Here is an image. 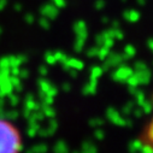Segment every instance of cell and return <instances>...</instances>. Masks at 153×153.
I'll return each mask as SVG.
<instances>
[{"mask_svg":"<svg viewBox=\"0 0 153 153\" xmlns=\"http://www.w3.org/2000/svg\"><path fill=\"white\" fill-rule=\"evenodd\" d=\"M22 137L18 129L7 120L0 117V152H18Z\"/></svg>","mask_w":153,"mask_h":153,"instance_id":"cell-1","label":"cell"},{"mask_svg":"<svg viewBox=\"0 0 153 153\" xmlns=\"http://www.w3.org/2000/svg\"><path fill=\"white\" fill-rule=\"evenodd\" d=\"M106 118L114 126L117 127H133V121L128 120L126 116H123L122 113H120L114 107L110 106L106 108Z\"/></svg>","mask_w":153,"mask_h":153,"instance_id":"cell-2","label":"cell"},{"mask_svg":"<svg viewBox=\"0 0 153 153\" xmlns=\"http://www.w3.org/2000/svg\"><path fill=\"white\" fill-rule=\"evenodd\" d=\"M126 60H127V59H126L124 54H120V53L111 52V51H110V53H108V56L106 57V59L104 60V65H102L101 68H102V70H104V72H105V71H108V70L112 69V68L120 66V65L123 64Z\"/></svg>","mask_w":153,"mask_h":153,"instance_id":"cell-3","label":"cell"},{"mask_svg":"<svg viewBox=\"0 0 153 153\" xmlns=\"http://www.w3.org/2000/svg\"><path fill=\"white\" fill-rule=\"evenodd\" d=\"M134 72V69L128 66V65H123L121 64L120 66L116 68V70H114L112 72V80L116 81V82H126L128 80V77Z\"/></svg>","mask_w":153,"mask_h":153,"instance_id":"cell-4","label":"cell"},{"mask_svg":"<svg viewBox=\"0 0 153 153\" xmlns=\"http://www.w3.org/2000/svg\"><path fill=\"white\" fill-rule=\"evenodd\" d=\"M62 64H63L64 70H66V71H69L70 69H75V70H77V71L85 69V63L82 60L77 59V58H69L68 57Z\"/></svg>","mask_w":153,"mask_h":153,"instance_id":"cell-5","label":"cell"},{"mask_svg":"<svg viewBox=\"0 0 153 153\" xmlns=\"http://www.w3.org/2000/svg\"><path fill=\"white\" fill-rule=\"evenodd\" d=\"M74 31L76 34V37L87 40V37H88V29H87V24H86L85 21L80 19L77 22H75V24H74Z\"/></svg>","mask_w":153,"mask_h":153,"instance_id":"cell-6","label":"cell"},{"mask_svg":"<svg viewBox=\"0 0 153 153\" xmlns=\"http://www.w3.org/2000/svg\"><path fill=\"white\" fill-rule=\"evenodd\" d=\"M140 140L143 145H147L148 147L152 148L153 151V120L149 123V126H147V128L143 130V133L140 136Z\"/></svg>","mask_w":153,"mask_h":153,"instance_id":"cell-7","label":"cell"},{"mask_svg":"<svg viewBox=\"0 0 153 153\" xmlns=\"http://www.w3.org/2000/svg\"><path fill=\"white\" fill-rule=\"evenodd\" d=\"M58 7L56 5H52V4H46L41 7V15L47 17L50 21L51 19H54L57 16H58Z\"/></svg>","mask_w":153,"mask_h":153,"instance_id":"cell-8","label":"cell"},{"mask_svg":"<svg viewBox=\"0 0 153 153\" xmlns=\"http://www.w3.org/2000/svg\"><path fill=\"white\" fill-rule=\"evenodd\" d=\"M135 75L137 76V80H139V85L140 86H146L151 81V77H152V74L151 71L147 69V70H142V71H134Z\"/></svg>","mask_w":153,"mask_h":153,"instance_id":"cell-9","label":"cell"},{"mask_svg":"<svg viewBox=\"0 0 153 153\" xmlns=\"http://www.w3.org/2000/svg\"><path fill=\"white\" fill-rule=\"evenodd\" d=\"M97 87H98V80H89L82 88V93L86 97L94 95L97 93Z\"/></svg>","mask_w":153,"mask_h":153,"instance_id":"cell-10","label":"cell"},{"mask_svg":"<svg viewBox=\"0 0 153 153\" xmlns=\"http://www.w3.org/2000/svg\"><path fill=\"white\" fill-rule=\"evenodd\" d=\"M141 15L137 10H134V9H130V10H126L123 12V18L128 22H131V23H135L140 19Z\"/></svg>","mask_w":153,"mask_h":153,"instance_id":"cell-11","label":"cell"},{"mask_svg":"<svg viewBox=\"0 0 153 153\" xmlns=\"http://www.w3.org/2000/svg\"><path fill=\"white\" fill-rule=\"evenodd\" d=\"M25 108L31 110V111H36V110H40L41 108V104L39 101H36L33 95L29 94L25 98Z\"/></svg>","mask_w":153,"mask_h":153,"instance_id":"cell-12","label":"cell"},{"mask_svg":"<svg viewBox=\"0 0 153 153\" xmlns=\"http://www.w3.org/2000/svg\"><path fill=\"white\" fill-rule=\"evenodd\" d=\"M81 151L85 153H97L98 152V147L97 145L91 141V140H85L81 145Z\"/></svg>","mask_w":153,"mask_h":153,"instance_id":"cell-13","label":"cell"},{"mask_svg":"<svg viewBox=\"0 0 153 153\" xmlns=\"http://www.w3.org/2000/svg\"><path fill=\"white\" fill-rule=\"evenodd\" d=\"M37 85H39V89H40L41 93H47V92L51 89V87L53 86V85H52L48 80H46L45 77H40L39 81H37Z\"/></svg>","mask_w":153,"mask_h":153,"instance_id":"cell-14","label":"cell"},{"mask_svg":"<svg viewBox=\"0 0 153 153\" xmlns=\"http://www.w3.org/2000/svg\"><path fill=\"white\" fill-rule=\"evenodd\" d=\"M104 74V70L101 66L94 65L91 69V76H89V80H99L101 77V75Z\"/></svg>","mask_w":153,"mask_h":153,"instance_id":"cell-15","label":"cell"},{"mask_svg":"<svg viewBox=\"0 0 153 153\" xmlns=\"http://www.w3.org/2000/svg\"><path fill=\"white\" fill-rule=\"evenodd\" d=\"M135 106H136L135 100H134V101H128V102H127L126 105H123V107H122V114H123V116H126V117L130 116Z\"/></svg>","mask_w":153,"mask_h":153,"instance_id":"cell-16","label":"cell"},{"mask_svg":"<svg viewBox=\"0 0 153 153\" xmlns=\"http://www.w3.org/2000/svg\"><path fill=\"white\" fill-rule=\"evenodd\" d=\"M41 111L45 114V117H48V118L56 117V111L52 105H41Z\"/></svg>","mask_w":153,"mask_h":153,"instance_id":"cell-17","label":"cell"},{"mask_svg":"<svg viewBox=\"0 0 153 153\" xmlns=\"http://www.w3.org/2000/svg\"><path fill=\"white\" fill-rule=\"evenodd\" d=\"M142 145H143V143L141 142L140 139H135V140H133V141L129 142V145H128V149H129L130 152H139V151H141Z\"/></svg>","mask_w":153,"mask_h":153,"instance_id":"cell-18","label":"cell"},{"mask_svg":"<svg viewBox=\"0 0 153 153\" xmlns=\"http://www.w3.org/2000/svg\"><path fill=\"white\" fill-rule=\"evenodd\" d=\"M123 54H124V57H126L127 60H128V59H131V58H134V57L136 56V50H135V47H134L133 45H127V46L124 47Z\"/></svg>","mask_w":153,"mask_h":153,"instance_id":"cell-19","label":"cell"},{"mask_svg":"<svg viewBox=\"0 0 153 153\" xmlns=\"http://www.w3.org/2000/svg\"><path fill=\"white\" fill-rule=\"evenodd\" d=\"M53 149L57 153H66V152H69V147H68V143L65 141H58L54 145Z\"/></svg>","mask_w":153,"mask_h":153,"instance_id":"cell-20","label":"cell"},{"mask_svg":"<svg viewBox=\"0 0 153 153\" xmlns=\"http://www.w3.org/2000/svg\"><path fill=\"white\" fill-rule=\"evenodd\" d=\"M134 100H135V102H136V105H141L145 100H146V94H145V92L143 91H141V89H136V92L134 93Z\"/></svg>","mask_w":153,"mask_h":153,"instance_id":"cell-21","label":"cell"},{"mask_svg":"<svg viewBox=\"0 0 153 153\" xmlns=\"http://www.w3.org/2000/svg\"><path fill=\"white\" fill-rule=\"evenodd\" d=\"M104 123H105V121L102 120V118H100V117H93V118H91L89 121H88V124H89V127H92V128H101L102 126H104Z\"/></svg>","mask_w":153,"mask_h":153,"instance_id":"cell-22","label":"cell"},{"mask_svg":"<svg viewBox=\"0 0 153 153\" xmlns=\"http://www.w3.org/2000/svg\"><path fill=\"white\" fill-rule=\"evenodd\" d=\"M85 44H86V40L76 37V41H75V44H74V50H75V52H77V53L82 52V51H83V47H85Z\"/></svg>","mask_w":153,"mask_h":153,"instance_id":"cell-23","label":"cell"},{"mask_svg":"<svg viewBox=\"0 0 153 153\" xmlns=\"http://www.w3.org/2000/svg\"><path fill=\"white\" fill-rule=\"evenodd\" d=\"M126 83H127V86H130V87H139L140 85H139V80H137V76L135 75V72H133L129 77H128V80L126 81Z\"/></svg>","mask_w":153,"mask_h":153,"instance_id":"cell-24","label":"cell"},{"mask_svg":"<svg viewBox=\"0 0 153 153\" xmlns=\"http://www.w3.org/2000/svg\"><path fill=\"white\" fill-rule=\"evenodd\" d=\"M112 28V27H111ZM112 36L114 40H123L124 33L122 31L121 28H112Z\"/></svg>","mask_w":153,"mask_h":153,"instance_id":"cell-25","label":"cell"},{"mask_svg":"<svg viewBox=\"0 0 153 153\" xmlns=\"http://www.w3.org/2000/svg\"><path fill=\"white\" fill-rule=\"evenodd\" d=\"M140 106L142 107V110H143V113H145V114H149V113L153 111V102H151V101L145 100Z\"/></svg>","mask_w":153,"mask_h":153,"instance_id":"cell-26","label":"cell"},{"mask_svg":"<svg viewBox=\"0 0 153 153\" xmlns=\"http://www.w3.org/2000/svg\"><path fill=\"white\" fill-rule=\"evenodd\" d=\"M99 50H100V46L94 45L93 47H91L87 51V57H89V58H97L98 57V53H99Z\"/></svg>","mask_w":153,"mask_h":153,"instance_id":"cell-27","label":"cell"},{"mask_svg":"<svg viewBox=\"0 0 153 153\" xmlns=\"http://www.w3.org/2000/svg\"><path fill=\"white\" fill-rule=\"evenodd\" d=\"M110 51H111V50H108V48H106V47L101 46V47H100V50H99V53H98V57H97V58L104 62V60L106 59V57L108 56Z\"/></svg>","mask_w":153,"mask_h":153,"instance_id":"cell-28","label":"cell"},{"mask_svg":"<svg viewBox=\"0 0 153 153\" xmlns=\"http://www.w3.org/2000/svg\"><path fill=\"white\" fill-rule=\"evenodd\" d=\"M47 149H48V147H47L46 143H37L36 146L30 148V152H39V153H41V152H46Z\"/></svg>","mask_w":153,"mask_h":153,"instance_id":"cell-29","label":"cell"},{"mask_svg":"<svg viewBox=\"0 0 153 153\" xmlns=\"http://www.w3.org/2000/svg\"><path fill=\"white\" fill-rule=\"evenodd\" d=\"M131 114L135 117V118H141L142 116H143V110H142V107L140 106V105H136L135 107H134V110H133V112H131Z\"/></svg>","mask_w":153,"mask_h":153,"instance_id":"cell-30","label":"cell"},{"mask_svg":"<svg viewBox=\"0 0 153 153\" xmlns=\"http://www.w3.org/2000/svg\"><path fill=\"white\" fill-rule=\"evenodd\" d=\"M134 71H142V70H147L148 69V66H147V64L145 63V62H142V60H139V62H136L135 64H134Z\"/></svg>","mask_w":153,"mask_h":153,"instance_id":"cell-31","label":"cell"},{"mask_svg":"<svg viewBox=\"0 0 153 153\" xmlns=\"http://www.w3.org/2000/svg\"><path fill=\"white\" fill-rule=\"evenodd\" d=\"M45 60H46V63L50 64V65H53V64L57 63L56 57H54V53H52V52H47V53L45 54Z\"/></svg>","mask_w":153,"mask_h":153,"instance_id":"cell-32","label":"cell"},{"mask_svg":"<svg viewBox=\"0 0 153 153\" xmlns=\"http://www.w3.org/2000/svg\"><path fill=\"white\" fill-rule=\"evenodd\" d=\"M54 57H56V60L59 62V63H63V62L68 58V56H66L64 52H62V51H57V52H54Z\"/></svg>","mask_w":153,"mask_h":153,"instance_id":"cell-33","label":"cell"},{"mask_svg":"<svg viewBox=\"0 0 153 153\" xmlns=\"http://www.w3.org/2000/svg\"><path fill=\"white\" fill-rule=\"evenodd\" d=\"M94 137L97 139V140H104V137H105V131L101 129V128H95V130H94Z\"/></svg>","mask_w":153,"mask_h":153,"instance_id":"cell-34","label":"cell"},{"mask_svg":"<svg viewBox=\"0 0 153 153\" xmlns=\"http://www.w3.org/2000/svg\"><path fill=\"white\" fill-rule=\"evenodd\" d=\"M113 45H114V39H113V37H106L104 44H102V46L108 48V50H111L113 47Z\"/></svg>","mask_w":153,"mask_h":153,"instance_id":"cell-35","label":"cell"},{"mask_svg":"<svg viewBox=\"0 0 153 153\" xmlns=\"http://www.w3.org/2000/svg\"><path fill=\"white\" fill-rule=\"evenodd\" d=\"M39 23H40V25H41L44 29H48V28H50V25H51V23H50V19H48L47 17H45V16H42V17L40 18Z\"/></svg>","mask_w":153,"mask_h":153,"instance_id":"cell-36","label":"cell"},{"mask_svg":"<svg viewBox=\"0 0 153 153\" xmlns=\"http://www.w3.org/2000/svg\"><path fill=\"white\" fill-rule=\"evenodd\" d=\"M105 6H106V1H105V0H97L95 4H94L95 10H98V11L104 10V9H105Z\"/></svg>","mask_w":153,"mask_h":153,"instance_id":"cell-37","label":"cell"},{"mask_svg":"<svg viewBox=\"0 0 153 153\" xmlns=\"http://www.w3.org/2000/svg\"><path fill=\"white\" fill-rule=\"evenodd\" d=\"M104 41H105V37H104V35L100 33V34H98L97 36H95V45H98V46H102V44H104Z\"/></svg>","mask_w":153,"mask_h":153,"instance_id":"cell-38","label":"cell"},{"mask_svg":"<svg viewBox=\"0 0 153 153\" xmlns=\"http://www.w3.org/2000/svg\"><path fill=\"white\" fill-rule=\"evenodd\" d=\"M52 1H53V5H56L58 9H64L66 5L65 0H52Z\"/></svg>","mask_w":153,"mask_h":153,"instance_id":"cell-39","label":"cell"},{"mask_svg":"<svg viewBox=\"0 0 153 153\" xmlns=\"http://www.w3.org/2000/svg\"><path fill=\"white\" fill-rule=\"evenodd\" d=\"M9 98H10V100H11V105H12V106H16V105L18 104V97H17V95L10 93V94H9Z\"/></svg>","mask_w":153,"mask_h":153,"instance_id":"cell-40","label":"cell"},{"mask_svg":"<svg viewBox=\"0 0 153 153\" xmlns=\"http://www.w3.org/2000/svg\"><path fill=\"white\" fill-rule=\"evenodd\" d=\"M25 21H27V23H33L34 22V16L31 13H27L25 15Z\"/></svg>","mask_w":153,"mask_h":153,"instance_id":"cell-41","label":"cell"},{"mask_svg":"<svg viewBox=\"0 0 153 153\" xmlns=\"http://www.w3.org/2000/svg\"><path fill=\"white\" fill-rule=\"evenodd\" d=\"M62 88H63V91L66 92V93L71 91V86H70V83H68V82H65V83L62 86Z\"/></svg>","mask_w":153,"mask_h":153,"instance_id":"cell-42","label":"cell"},{"mask_svg":"<svg viewBox=\"0 0 153 153\" xmlns=\"http://www.w3.org/2000/svg\"><path fill=\"white\" fill-rule=\"evenodd\" d=\"M147 46H148V48L153 52V37H151V39L147 40Z\"/></svg>","mask_w":153,"mask_h":153,"instance_id":"cell-43","label":"cell"},{"mask_svg":"<svg viewBox=\"0 0 153 153\" xmlns=\"http://www.w3.org/2000/svg\"><path fill=\"white\" fill-rule=\"evenodd\" d=\"M19 75H21L19 77H22V79H23V77H24V79H27V77H28V70H25V69H24L23 71H21V70H19Z\"/></svg>","mask_w":153,"mask_h":153,"instance_id":"cell-44","label":"cell"},{"mask_svg":"<svg viewBox=\"0 0 153 153\" xmlns=\"http://www.w3.org/2000/svg\"><path fill=\"white\" fill-rule=\"evenodd\" d=\"M39 71H40V74H41L42 76H46V75H47V68H46V66H41V68L39 69Z\"/></svg>","mask_w":153,"mask_h":153,"instance_id":"cell-45","label":"cell"},{"mask_svg":"<svg viewBox=\"0 0 153 153\" xmlns=\"http://www.w3.org/2000/svg\"><path fill=\"white\" fill-rule=\"evenodd\" d=\"M111 27H112V28H120V22H118V21H113V22L111 23Z\"/></svg>","mask_w":153,"mask_h":153,"instance_id":"cell-46","label":"cell"},{"mask_svg":"<svg viewBox=\"0 0 153 153\" xmlns=\"http://www.w3.org/2000/svg\"><path fill=\"white\" fill-rule=\"evenodd\" d=\"M6 5V0H0V10H3Z\"/></svg>","mask_w":153,"mask_h":153,"instance_id":"cell-47","label":"cell"},{"mask_svg":"<svg viewBox=\"0 0 153 153\" xmlns=\"http://www.w3.org/2000/svg\"><path fill=\"white\" fill-rule=\"evenodd\" d=\"M136 3L139 4V6H145L146 5V0H136Z\"/></svg>","mask_w":153,"mask_h":153,"instance_id":"cell-48","label":"cell"},{"mask_svg":"<svg viewBox=\"0 0 153 153\" xmlns=\"http://www.w3.org/2000/svg\"><path fill=\"white\" fill-rule=\"evenodd\" d=\"M101 22H102V23H105V24H106V23H108V18H107V17H106V16H105V17H102V18H101Z\"/></svg>","mask_w":153,"mask_h":153,"instance_id":"cell-49","label":"cell"},{"mask_svg":"<svg viewBox=\"0 0 153 153\" xmlns=\"http://www.w3.org/2000/svg\"><path fill=\"white\" fill-rule=\"evenodd\" d=\"M122 1H123V3H126V1H127V0H122Z\"/></svg>","mask_w":153,"mask_h":153,"instance_id":"cell-50","label":"cell"}]
</instances>
